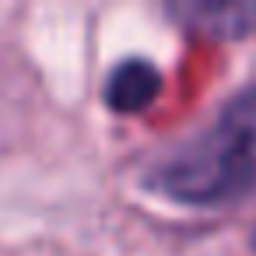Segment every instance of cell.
<instances>
[{"label": "cell", "instance_id": "obj_1", "mask_svg": "<svg viewBox=\"0 0 256 256\" xmlns=\"http://www.w3.org/2000/svg\"><path fill=\"white\" fill-rule=\"evenodd\" d=\"M144 186L186 207H224L256 193V84L238 88L204 130L162 151Z\"/></svg>", "mask_w": 256, "mask_h": 256}, {"label": "cell", "instance_id": "obj_3", "mask_svg": "<svg viewBox=\"0 0 256 256\" xmlns=\"http://www.w3.org/2000/svg\"><path fill=\"white\" fill-rule=\"evenodd\" d=\"M162 95V70L144 56H126L106 74L102 98L120 116H137Z\"/></svg>", "mask_w": 256, "mask_h": 256}, {"label": "cell", "instance_id": "obj_2", "mask_svg": "<svg viewBox=\"0 0 256 256\" xmlns=\"http://www.w3.org/2000/svg\"><path fill=\"white\" fill-rule=\"evenodd\" d=\"M165 14L190 36L235 42L256 32V0H172Z\"/></svg>", "mask_w": 256, "mask_h": 256}, {"label": "cell", "instance_id": "obj_4", "mask_svg": "<svg viewBox=\"0 0 256 256\" xmlns=\"http://www.w3.org/2000/svg\"><path fill=\"white\" fill-rule=\"evenodd\" d=\"M249 246H252V252H256V228H252V235H249Z\"/></svg>", "mask_w": 256, "mask_h": 256}]
</instances>
